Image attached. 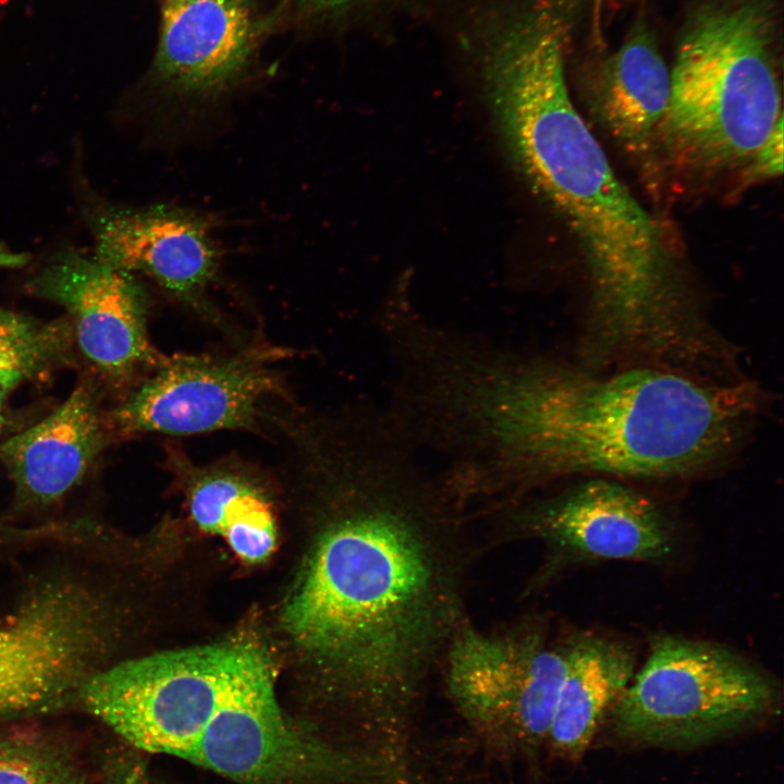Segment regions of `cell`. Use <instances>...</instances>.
<instances>
[{"label":"cell","mask_w":784,"mask_h":784,"mask_svg":"<svg viewBox=\"0 0 784 784\" xmlns=\"http://www.w3.org/2000/svg\"><path fill=\"white\" fill-rule=\"evenodd\" d=\"M383 412H345L301 431L286 464L327 514L283 612L334 688L369 724L408 718L467 615L470 513Z\"/></svg>","instance_id":"1"},{"label":"cell","mask_w":784,"mask_h":784,"mask_svg":"<svg viewBox=\"0 0 784 784\" xmlns=\"http://www.w3.org/2000/svg\"><path fill=\"white\" fill-rule=\"evenodd\" d=\"M495 122L515 164L579 240L591 279L590 346L659 352L690 314L674 285L656 222L621 182L560 76L532 79L500 103Z\"/></svg>","instance_id":"2"},{"label":"cell","mask_w":784,"mask_h":784,"mask_svg":"<svg viewBox=\"0 0 784 784\" xmlns=\"http://www.w3.org/2000/svg\"><path fill=\"white\" fill-rule=\"evenodd\" d=\"M757 401L748 382L713 383L652 367L601 375L531 354L525 490L578 475L662 479L696 473L733 448Z\"/></svg>","instance_id":"3"},{"label":"cell","mask_w":784,"mask_h":784,"mask_svg":"<svg viewBox=\"0 0 784 784\" xmlns=\"http://www.w3.org/2000/svg\"><path fill=\"white\" fill-rule=\"evenodd\" d=\"M671 71L663 128L707 169L749 163L783 122L769 0H707L688 16Z\"/></svg>","instance_id":"4"},{"label":"cell","mask_w":784,"mask_h":784,"mask_svg":"<svg viewBox=\"0 0 784 784\" xmlns=\"http://www.w3.org/2000/svg\"><path fill=\"white\" fill-rule=\"evenodd\" d=\"M775 679L733 649L663 634L611 709L630 740L691 746L715 739L771 712Z\"/></svg>","instance_id":"5"},{"label":"cell","mask_w":784,"mask_h":784,"mask_svg":"<svg viewBox=\"0 0 784 784\" xmlns=\"http://www.w3.org/2000/svg\"><path fill=\"white\" fill-rule=\"evenodd\" d=\"M115 610L96 576L49 575L0 620V719L59 708L103 671Z\"/></svg>","instance_id":"6"},{"label":"cell","mask_w":784,"mask_h":784,"mask_svg":"<svg viewBox=\"0 0 784 784\" xmlns=\"http://www.w3.org/2000/svg\"><path fill=\"white\" fill-rule=\"evenodd\" d=\"M566 664V641L551 639L540 618L483 628L467 614L449 639L439 675L476 732L532 750L547 742Z\"/></svg>","instance_id":"7"},{"label":"cell","mask_w":784,"mask_h":784,"mask_svg":"<svg viewBox=\"0 0 784 784\" xmlns=\"http://www.w3.org/2000/svg\"><path fill=\"white\" fill-rule=\"evenodd\" d=\"M247 644L123 661L83 687L86 709L138 749L188 759L226 697Z\"/></svg>","instance_id":"8"},{"label":"cell","mask_w":784,"mask_h":784,"mask_svg":"<svg viewBox=\"0 0 784 784\" xmlns=\"http://www.w3.org/2000/svg\"><path fill=\"white\" fill-rule=\"evenodd\" d=\"M187 760L237 784H365L378 771L290 723L277 702L269 663L250 644Z\"/></svg>","instance_id":"9"},{"label":"cell","mask_w":784,"mask_h":784,"mask_svg":"<svg viewBox=\"0 0 784 784\" xmlns=\"http://www.w3.org/2000/svg\"><path fill=\"white\" fill-rule=\"evenodd\" d=\"M289 351L259 343L223 355H174L107 412L112 437L257 430L270 401L287 399L277 364Z\"/></svg>","instance_id":"10"},{"label":"cell","mask_w":784,"mask_h":784,"mask_svg":"<svg viewBox=\"0 0 784 784\" xmlns=\"http://www.w3.org/2000/svg\"><path fill=\"white\" fill-rule=\"evenodd\" d=\"M480 514L511 538L540 542L554 563H658L677 549V531L651 499L595 478L550 494L536 492Z\"/></svg>","instance_id":"11"},{"label":"cell","mask_w":784,"mask_h":784,"mask_svg":"<svg viewBox=\"0 0 784 784\" xmlns=\"http://www.w3.org/2000/svg\"><path fill=\"white\" fill-rule=\"evenodd\" d=\"M28 289L65 309L77 353L111 383L149 373L162 362L148 335L145 295L130 272L70 254L42 269Z\"/></svg>","instance_id":"12"},{"label":"cell","mask_w":784,"mask_h":784,"mask_svg":"<svg viewBox=\"0 0 784 784\" xmlns=\"http://www.w3.org/2000/svg\"><path fill=\"white\" fill-rule=\"evenodd\" d=\"M112 434L94 380L86 378L34 426L0 442V461L25 505L59 501L86 476Z\"/></svg>","instance_id":"13"},{"label":"cell","mask_w":784,"mask_h":784,"mask_svg":"<svg viewBox=\"0 0 784 784\" xmlns=\"http://www.w3.org/2000/svg\"><path fill=\"white\" fill-rule=\"evenodd\" d=\"M96 258L155 279L181 301L198 308L215 278L218 253L207 225L181 210H122L100 219Z\"/></svg>","instance_id":"14"},{"label":"cell","mask_w":784,"mask_h":784,"mask_svg":"<svg viewBox=\"0 0 784 784\" xmlns=\"http://www.w3.org/2000/svg\"><path fill=\"white\" fill-rule=\"evenodd\" d=\"M247 0H161L158 76L183 93L225 87L252 53Z\"/></svg>","instance_id":"15"},{"label":"cell","mask_w":784,"mask_h":784,"mask_svg":"<svg viewBox=\"0 0 784 784\" xmlns=\"http://www.w3.org/2000/svg\"><path fill=\"white\" fill-rule=\"evenodd\" d=\"M566 644V672L547 743L558 756L576 761L633 678L636 656L627 644L595 633L576 634Z\"/></svg>","instance_id":"16"},{"label":"cell","mask_w":784,"mask_h":784,"mask_svg":"<svg viewBox=\"0 0 784 784\" xmlns=\"http://www.w3.org/2000/svg\"><path fill=\"white\" fill-rule=\"evenodd\" d=\"M670 97L671 71L653 33L638 23L598 69L597 112L613 137L639 151L662 126Z\"/></svg>","instance_id":"17"},{"label":"cell","mask_w":784,"mask_h":784,"mask_svg":"<svg viewBox=\"0 0 784 784\" xmlns=\"http://www.w3.org/2000/svg\"><path fill=\"white\" fill-rule=\"evenodd\" d=\"M75 352L66 317L46 321L0 306V387L13 391L68 366Z\"/></svg>","instance_id":"18"},{"label":"cell","mask_w":784,"mask_h":784,"mask_svg":"<svg viewBox=\"0 0 784 784\" xmlns=\"http://www.w3.org/2000/svg\"><path fill=\"white\" fill-rule=\"evenodd\" d=\"M70 749L36 734H0V784H84Z\"/></svg>","instance_id":"19"},{"label":"cell","mask_w":784,"mask_h":784,"mask_svg":"<svg viewBox=\"0 0 784 784\" xmlns=\"http://www.w3.org/2000/svg\"><path fill=\"white\" fill-rule=\"evenodd\" d=\"M268 495L248 503L230 517L223 529L231 549L249 563L267 559L275 546V527Z\"/></svg>","instance_id":"20"},{"label":"cell","mask_w":784,"mask_h":784,"mask_svg":"<svg viewBox=\"0 0 784 784\" xmlns=\"http://www.w3.org/2000/svg\"><path fill=\"white\" fill-rule=\"evenodd\" d=\"M748 164L749 174L751 175L774 176L782 173L783 122L777 125Z\"/></svg>","instance_id":"21"},{"label":"cell","mask_w":784,"mask_h":784,"mask_svg":"<svg viewBox=\"0 0 784 784\" xmlns=\"http://www.w3.org/2000/svg\"><path fill=\"white\" fill-rule=\"evenodd\" d=\"M105 784H152L137 765H122L115 769Z\"/></svg>","instance_id":"22"},{"label":"cell","mask_w":784,"mask_h":784,"mask_svg":"<svg viewBox=\"0 0 784 784\" xmlns=\"http://www.w3.org/2000/svg\"><path fill=\"white\" fill-rule=\"evenodd\" d=\"M27 262V256L0 246V268H17Z\"/></svg>","instance_id":"23"},{"label":"cell","mask_w":784,"mask_h":784,"mask_svg":"<svg viewBox=\"0 0 784 784\" xmlns=\"http://www.w3.org/2000/svg\"><path fill=\"white\" fill-rule=\"evenodd\" d=\"M555 2L566 14L569 15V13L576 9L585 4L600 2V0H555Z\"/></svg>","instance_id":"24"},{"label":"cell","mask_w":784,"mask_h":784,"mask_svg":"<svg viewBox=\"0 0 784 784\" xmlns=\"http://www.w3.org/2000/svg\"><path fill=\"white\" fill-rule=\"evenodd\" d=\"M11 392H12V391H10V390H8V389H5V388H3V387H0V439H1V436H2L3 430H4V428H5V427H4V426H5L4 405H5V401H7V399H8V395H9ZM0 442H1V441H0Z\"/></svg>","instance_id":"25"}]
</instances>
